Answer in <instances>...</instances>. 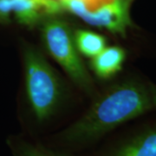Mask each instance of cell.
<instances>
[{"instance_id":"cell-7","label":"cell","mask_w":156,"mask_h":156,"mask_svg":"<svg viewBox=\"0 0 156 156\" xmlns=\"http://www.w3.org/2000/svg\"><path fill=\"white\" fill-rule=\"evenodd\" d=\"M126 57V50L122 47H106L97 56L91 58L90 68L98 78L110 79L122 70Z\"/></svg>"},{"instance_id":"cell-2","label":"cell","mask_w":156,"mask_h":156,"mask_svg":"<svg viewBox=\"0 0 156 156\" xmlns=\"http://www.w3.org/2000/svg\"><path fill=\"white\" fill-rule=\"evenodd\" d=\"M23 62L30 122L33 129L41 130L57 115L62 86L56 71L36 47L23 44Z\"/></svg>"},{"instance_id":"cell-6","label":"cell","mask_w":156,"mask_h":156,"mask_svg":"<svg viewBox=\"0 0 156 156\" xmlns=\"http://www.w3.org/2000/svg\"><path fill=\"white\" fill-rule=\"evenodd\" d=\"M90 156H156V120L119 135Z\"/></svg>"},{"instance_id":"cell-4","label":"cell","mask_w":156,"mask_h":156,"mask_svg":"<svg viewBox=\"0 0 156 156\" xmlns=\"http://www.w3.org/2000/svg\"><path fill=\"white\" fill-rule=\"evenodd\" d=\"M64 12L79 17L88 24L105 29L112 34L125 37L127 30L133 26L129 8L134 0H110L90 10L83 0H59Z\"/></svg>"},{"instance_id":"cell-3","label":"cell","mask_w":156,"mask_h":156,"mask_svg":"<svg viewBox=\"0 0 156 156\" xmlns=\"http://www.w3.org/2000/svg\"><path fill=\"white\" fill-rule=\"evenodd\" d=\"M40 32L50 56L79 88L90 93L93 81L80 56L69 24L58 17H52L40 26Z\"/></svg>"},{"instance_id":"cell-1","label":"cell","mask_w":156,"mask_h":156,"mask_svg":"<svg viewBox=\"0 0 156 156\" xmlns=\"http://www.w3.org/2000/svg\"><path fill=\"white\" fill-rule=\"evenodd\" d=\"M155 110L156 85L138 80L115 84L101 93L83 115L54 134L50 146L76 154Z\"/></svg>"},{"instance_id":"cell-9","label":"cell","mask_w":156,"mask_h":156,"mask_svg":"<svg viewBox=\"0 0 156 156\" xmlns=\"http://www.w3.org/2000/svg\"><path fill=\"white\" fill-rule=\"evenodd\" d=\"M73 36L79 53L86 57L93 58L107 47L106 38L95 31L77 29L73 31Z\"/></svg>"},{"instance_id":"cell-8","label":"cell","mask_w":156,"mask_h":156,"mask_svg":"<svg viewBox=\"0 0 156 156\" xmlns=\"http://www.w3.org/2000/svg\"><path fill=\"white\" fill-rule=\"evenodd\" d=\"M8 144L13 156H78L19 136L10 138Z\"/></svg>"},{"instance_id":"cell-5","label":"cell","mask_w":156,"mask_h":156,"mask_svg":"<svg viewBox=\"0 0 156 156\" xmlns=\"http://www.w3.org/2000/svg\"><path fill=\"white\" fill-rule=\"evenodd\" d=\"M62 12L59 0H0V24L16 23L34 29Z\"/></svg>"},{"instance_id":"cell-10","label":"cell","mask_w":156,"mask_h":156,"mask_svg":"<svg viewBox=\"0 0 156 156\" xmlns=\"http://www.w3.org/2000/svg\"><path fill=\"white\" fill-rule=\"evenodd\" d=\"M89 9H95L96 7V0H83Z\"/></svg>"}]
</instances>
